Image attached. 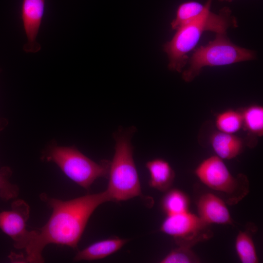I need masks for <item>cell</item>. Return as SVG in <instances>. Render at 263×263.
Segmentation results:
<instances>
[{
  "label": "cell",
  "instance_id": "obj_17",
  "mask_svg": "<svg viewBox=\"0 0 263 263\" xmlns=\"http://www.w3.org/2000/svg\"><path fill=\"white\" fill-rule=\"evenodd\" d=\"M189 201L187 195L178 189L167 190L161 201V206L167 215L188 211Z\"/></svg>",
  "mask_w": 263,
  "mask_h": 263
},
{
  "label": "cell",
  "instance_id": "obj_10",
  "mask_svg": "<svg viewBox=\"0 0 263 263\" xmlns=\"http://www.w3.org/2000/svg\"><path fill=\"white\" fill-rule=\"evenodd\" d=\"M199 217L208 225H233V221L226 202L212 193L200 196L197 201Z\"/></svg>",
  "mask_w": 263,
  "mask_h": 263
},
{
  "label": "cell",
  "instance_id": "obj_2",
  "mask_svg": "<svg viewBox=\"0 0 263 263\" xmlns=\"http://www.w3.org/2000/svg\"><path fill=\"white\" fill-rule=\"evenodd\" d=\"M237 26V19L230 8L224 7L218 14L209 10L198 19L179 28L172 39L163 46L169 58V69L179 73L183 71L187 64L188 53L197 45L204 32L226 33L228 28Z\"/></svg>",
  "mask_w": 263,
  "mask_h": 263
},
{
  "label": "cell",
  "instance_id": "obj_12",
  "mask_svg": "<svg viewBox=\"0 0 263 263\" xmlns=\"http://www.w3.org/2000/svg\"><path fill=\"white\" fill-rule=\"evenodd\" d=\"M129 240L114 237L96 242L79 251L74 260L94 261L105 258L120 250Z\"/></svg>",
  "mask_w": 263,
  "mask_h": 263
},
{
  "label": "cell",
  "instance_id": "obj_13",
  "mask_svg": "<svg viewBox=\"0 0 263 263\" xmlns=\"http://www.w3.org/2000/svg\"><path fill=\"white\" fill-rule=\"evenodd\" d=\"M146 167L150 173V186L160 191L170 189L175 178V172L168 162L161 158L148 161Z\"/></svg>",
  "mask_w": 263,
  "mask_h": 263
},
{
  "label": "cell",
  "instance_id": "obj_3",
  "mask_svg": "<svg viewBox=\"0 0 263 263\" xmlns=\"http://www.w3.org/2000/svg\"><path fill=\"white\" fill-rule=\"evenodd\" d=\"M135 129L133 127L121 128L113 134L114 153L110 164L109 183L106 190L111 201H126L142 196L131 142Z\"/></svg>",
  "mask_w": 263,
  "mask_h": 263
},
{
  "label": "cell",
  "instance_id": "obj_19",
  "mask_svg": "<svg viewBox=\"0 0 263 263\" xmlns=\"http://www.w3.org/2000/svg\"><path fill=\"white\" fill-rule=\"evenodd\" d=\"M191 248L179 246L172 250L160 263H196L200 259Z\"/></svg>",
  "mask_w": 263,
  "mask_h": 263
},
{
  "label": "cell",
  "instance_id": "obj_9",
  "mask_svg": "<svg viewBox=\"0 0 263 263\" xmlns=\"http://www.w3.org/2000/svg\"><path fill=\"white\" fill-rule=\"evenodd\" d=\"M45 0H22L21 17L27 38L24 45L26 53H37L41 46L37 41V37L41 24L45 10Z\"/></svg>",
  "mask_w": 263,
  "mask_h": 263
},
{
  "label": "cell",
  "instance_id": "obj_16",
  "mask_svg": "<svg viewBox=\"0 0 263 263\" xmlns=\"http://www.w3.org/2000/svg\"><path fill=\"white\" fill-rule=\"evenodd\" d=\"M217 131L235 134L243 128V118L240 109H227L218 113L215 119Z\"/></svg>",
  "mask_w": 263,
  "mask_h": 263
},
{
  "label": "cell",
  "instance_id": "obj_8",
  "mask_svg": "<svg viewBox=\"0 0 263 263\" xmlns=\"http://www.w3.org/2000/svg\"><path fill=\"white\" fill-rule=\"evenodd\" d=\"M30 211L28 204L19 199L12 203L11 210L0 212V229L12 239L18 249L26 247L34 232L26 228Z\"/></svg>",
  "mask_w": 263,
  "mask_h": 263
},
{
  "label": "cell",
  "instance_id": "obj_20",
  "mask_svg": "<svg viewBox=\"0 0 263 263\" xmlns=\"http://www.w3.org/2000/svg\"><path fill=\"white\" fill-rule=\"evenodd\" d=\"M11 174L8 168H3L0 170V197L5 201L17 197L19 192L18 186L10 182Z\"/></svg>",
  "mask_w": 263,
  "mask_h": 263
},
{
  "label": "cell",
  "instance_id": "obj_15",
  "mask_svg": "<svg viewBox=\"0 0 263 263\" xmlns=\"http://www.w3.org/2000/svg\"><path fill=\"white\" fill-rule=\"evenodd\" d=\"M212 0H207L205 4L196 1L183 2L177 8L176 16L171 22L173 30H177L205 15L210 10Z\"/></svg>",
  "mask_w": 263,
  "mask_h": 263
},
{
  "label": "cell",
  "instance_id": "obj_14",
  "mask_svg": "<svg viewBox=\"0 0 263 263\" xmlns=\"http://www.w3.org/2000/svg\"><path fill=\"white\" fill-rule=\"evenodd\" d=\"M243 118V128L247 133V145L254 146L253 139L263 135V107L252 104L240 109Z\"/></svg>",
  "mask_w": 263,
  "mask_h": 263
},
{
  "label": "cell",
  "instance_id": "obj_1",
  "mask_svg": "<svg viewBox=\"0 0 263 263\" xmlns=\"http://www.w3.org/2000/svg\"><path fill=\"white\" fill-rule=\"evenodd\" d=\"M40 196L52 208V213L45 225L35 230L24 249L25 261L28 263H43L42 251L48 244L76 248L93 213L102 204L111 201L106 190L68 201L51 198L45 193Z\"/></svg>",
  "mask_w": 263,
  "mask_h": 263
},
{
  "label": "cell",
  "instance_id": "obj_7",
  "mask_svg": "<svg viewBox=\"0 0 263 263\" xmlns=\"http://www.w3.org/2000/svg\"><path fill=\"white\" fill-rule=\"evenodd\" d=\"M160 229L171 236L178 246L189 248L213 236L209 225L189 211L167 215Z\"/></svg>",
  "mask_w": 263,
  "mask_h": 263
},
{
  "label": "cell",
  "instance_id": "obj_11",
  "mask_svg": "<svg viewBox=\"0 0 263 263\" xmlns=\"http://www.w3.org/2000/svg\"><path fill=\"white\" fill-rule=\"evenodd\" d=\"M209 143L216 155L222 159H232L242 152L244 140L235 134L216 131L211 133Z\"/></svg>",
  "mask_w": 263,
  "mask_h": 263
},
{
  "label": "cell",
  "instance_id": "obj_18",
  "mask_svg": "<svg viewBox=\"0 0 263 263\" xmlns=\"http://www.w3.org/2000/svg\"><path fill=\"white\" fill-rule=\"evenodd\" d=\"M235 247L237 255L243 263H257L258 257L251 235L245 231H240L237 235Z\"/></svg>",
  "mask_w": 263,
  "mask_h": 263
},
{
  "label": "cell",
  "instance_id": "obj_6",
  "mask_svg": "<svg viewBox=\"0 0 263 263\" xmlns=\"http://www.w3.org/2000/svg\"><path fill=\"white\" fill-rule=\"evenodd\" d=\"M194 173L206 186L222 193L226 203L229 205L238 203L249 191L246 176L243 174L234 176L223 159L216 155L200 162L195 168Z\"/></svg>",
  "mask_w": 263,
  "mask_h": 263
},
{
  "label": "cell",
  "instance_id": "obj_5",
  "mask_svg": "<svg viewBox=\"0 0 263 263\" xmlns=\"http://www.w3.org/2000/svg\"><path fill=\"white\" fill-rule=\"evenodd\" d=\"M45 160L55 163L71 180L89 189L98 178L108 176L110 162L97 163L74 147L53 145L44 155Z\"/></svg>",
  "mask_w": 263,
  "mask_h": 263
},
{
  "label": "cell",
  "instance_id": "obj_4",
  "mask_svg": "<svg viewBox=\"0 0 263 263\" xmlns=\"http://www.w3.org/2000/svg\"><path fill=\"white\" fill-rule=\"evenodd\" d=\"M256 52L233 43L226 33L216 34L215 38L200 46L188 57V67L182 72L186 82L192 81L206 66L215 67L255 60Z\"/></svg>",
  "mask_w": 263,
  "mask_h": 263
},
{
  "label": "cell",
  "instance_id": "obj_21",
  "mask_svg": "<svg viewBox=\"0 0 263 263\" xmlns=\"http://www.w3.org/2000/svg\"><path fill=\"white\" fill-rule=\"evenodd\" d=\"M220 1H227V2H231L232 1V0H219Z\"/></svg>",
  "mask_w": 263,
  "mask_h": 263
}]
</instances>
